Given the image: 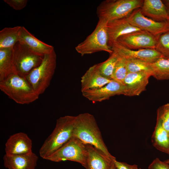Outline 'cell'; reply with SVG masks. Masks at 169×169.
I'll return each mask as SVG.
<instances>
[{"mask_svg":"<svg viewBox=\"0 0 169 169\" xmlns=\"http://www.w3.org/2000/svg\"><path fill=\"white\" fill-rule=\"evenodd\" d=\"M126 18L133 26L156 37L169 30V23L156 21L144 16L141 12V8L134 10Z\"/></svg>","mask_w":169,"mask_h":169,"instance_id":"30bf717a","label":"cell"},{"mask_svg":"<svg viewBox=\"0 0 169 169\" xmlns=\"http://www.w3.org/2000/svg\"><path fill=\"white\" fill-rule=\"evenodd\" d=\"M87 149L86 169H110L113 160L101 151L90 144Z\"/></svg>","mask_w":169,"mask_h":169,"instance_id":"ac0fdd59","label":"cell"},{"mask_svg":"<svg viewBox=\"0 0 169 169\" xmlns=\"http://www.w3.org/2000/svg\"><path fill=\"white\" fill-rule=\"evenodd\" d=\"M151 65V76L157 80L169 79V59L162 57Z\"/></svg>","mask_w":169,"mask_h":169,"instance_id":"cb8c5ba5","label":"cell"},{"mask_svg":"<svg viewBox=\"0 0 169 169\" xmlns=\"http://www.w3.org/2000/svg\"><path fill=\"white\" fill-rule=\"evenodd\" d=\"M3 160L4 166L8 169H35L38 156L33 152L19 155L5 154Z\"/></svg>","mask_w":169,"mask_h":169,"instance_id":"d6986e66","label":"cell"},{"mask_svg":"<svg viewBox=\"0 0 169 169\" xmlns=\"http://www.w3.org/2000/svg\"><path fill=\"white\" fill-rule=\"evenodd\" d=\"M19 42L33 51L44 55L54 50L53 46L38 39L23 26L21 27Z\"/></svg>","mask_w":169,"mask_h":169,"instance_id":"ffe728a7","label":"cell"},{"mask_svg":"<svg viewBox=\"0 0 169 169\" xmlns=\"http://www.w3.org/2000/svg\"><path fill=\"white\" fill-rule=\"evenodd\" d=\"M151 76V74L146 72L128 73L124 81L125 95L132 96L139 95L146 90Z\"/></svg>","mask_w":169,"mask_h":169,"instance_id":"5bb4252c","label":"cell"},{"mask_svg":"<svg viewBox=\"0 0 169 169\" xmlns=\"http://www.w3.org/2000/svg\"><path fill=\"white\" fill-rule=\"evenodd\" d=\"M148 169H169V166L164 161H162L156 158L149 165Z\"/></svg>","mask_w":169,"mask_h":169,"instance_id":"4dcf8cb0","label":"cell"},{"mask_svg":"<svg viewBox=\"0 0 169 169\" xmlns=\"http://www.w3.org/2000/svg\"><path fill=\"white\" fill-rule=\"evenodd\" d=\"M128 72L125 58L120 56L114 70L112 79L124 85V81Z\"/></svg>","mask_w":169,"mask_h":169,"instance_id":"83f0119b","label":"cell"},{"mask_svg":"<svg viewBox=\"0 0 169 169\" xmlns=\"http://www.w3.org/2000/svg\"><path fill=\"white\" fill-rule=\"evenodd\" d=\"M166 8H167V11L168 14L169 15V6H168V7H166Z\"/></svg>","mask_w":169,"mask_h":169,"instance_id":"d590c367","label":"cell"},{"mask_svg":"<svg viewBox=\"0 0 169 169\" xmlns=\"http://www.w3.org/2000/svg\"><path fill=\"white\" fill-rule=\"evenodd\" d=\"M113 162L117 169H141L136 165H130L125 162L117 161L116 159Z\"/></svg>","mask_w":169,"mask_h":169,"instance_id":"1f68e13d","label":"cell"},{"mask_svg":"<svg viewBox=\"0 0 169 169\" xmlns=\"http://www.w3.org/2000/svg\"><path fill=\"white\" fill-rule=\"evenodd\" d=\"M164 161L169 166V158L166 160Z\"/></svg>","mask_w":169,"mask_h":169,"instance_id":"e575fe53","label":"cell"},{"mask_svg":"<svg viewBox=\"0 0 169 169\" xmlns=\"http://www.w3.org/2000/svg\"><path fill=\"white\" fill-rule=\"evenodd\" d=\"M87 153L86 144L73 136L45 159L55 162L67 160L75 161L85 168Z\"/></svg>","mask_w":169,"mask_h":169,"instance_id":"52a82bcc","label":"cell"},{"mask_svg":"<svg viewBox=\"0 0 169 169\" xmlns=\"http://www.w3.org/2000/svg\"><path fill=\"white\" fill-rule=\"evenodd\" d=\"M157 37L142 30L131 32L120 37L117 41L124 47L131 50L155 49Z\"/></svg>","mask_w":169,"mask_h":169,"instance_id":"9c48e42d","label":"cell"},{"mask_svg":"<svg viewBox=\"0 0 169 169\" xmlns=\"http://www.w3.org/2000/svg\"><path fill=\"white\" fill-rule=\"evenodd\" d=\"M76 116L65 115L57 120L55 126L39 151L40 157L45 159L73 136Z\"/></svg>","mask_w":169,"mask_h":169,"instance_id":"7a4b0ae2","label":"cell"},{"mask_svg":"<svg viewBox=\"0 0 169 169\" xmlns=\"http://www.w3.org/2000/svg\"><path fill=\"white\" fill-rule=\"evenodd\" d=\"M155 49L163 57L169 59V30L157 37Z\"/></svg>","mask_w":169,"mask_h":169,"instance_id":"4316f807","label":"cell"},{"mask_svg":"<svg viewBox=\"0 0 169 169\" xmlns=\"http://www.w3.org/2000/svg\"><path fill=\"white\" fill-rule=\"evenodd\" d=\"M4 1L17 10H21L24 8L28 2L27 0H4Z\"/></svg>","mask_w":169,"mask_h":169,"instance_id":"f546056e","label":"cell"},{"mask_svg":"<svg viewBox=\"0 0 169 169\" xmlns=\"http://www.w3.org/2000/svg\"><path fill=\"white\" fill-rule=\"evenodd\" d=\"M54 50L44 55L41 64L25 77L34 91L40 95L49 87L56 66Z\"/></svg>","mask_w":169,"mask_h":169,"instance_id":"277c9868","label":"cell"},{"mask_svg":"<svg viewBox=\"0 0 169 169\" xmlns=\"http://www.w3.org/2000/svg\"><path fill=\"white\" fill-rule=\"evenodd\" d=\"M0 90L15 102L22 105L31 103L39 96L24 77L16 73L0 81Z\"/></svg>","mask_w":169,"mask_h":169,"instance_id":"3957f363","label":"cell"},{"mask_svg":"<svg viewBox=\"0 0 169 169\" xmlns=\"http://www.w3.org/2000/svg\"><path fill=\"white\" fill-rule=\"evenodd\" d=\"M21 27H6L0 31V49L14 47L19 42Z\"/></svg>","mask_w":169,"mask_h":169,"instance_id":"603a6c76","label":"cell"},{"mask_svg":"<svg viewBox=\"0 0 169 169\" xmlns=\"http://www.w3.org/2000/svg\"><path fill=\"white\" fill-rule=\"evenodd\" d=\"M156 121L169 135V103L159 107L157 110Z\"/></svg>","mask_w":169,"mask_h":169,"instance_id":"f1b7e54d","label":"cell"},{"mask_svg":"<svg viewBox=\"0 0 169 169\" xmlns=\"http://www.w3.org/2000/svg\"><path fill=\"white\" fill-rule=\"evenodd\" d=\"M162 1L166 7L169 6V0H162Z\"/></svg>","mask_w":169,"mask_h":169,"instance_id":"d6a6232c","label":"cell"},{"mask_svg":"<svg viewBox=\"0 0 169 169\" xmlns=\"http://www.w3.org/2000/svg\"><path fill=\"white\" fill-rule=\"evenodd\" d=\"M16 73L13 48L0 49V81L11 74Z\"/></svg>","mask_w":169,"mask_h":169,"instance_id":"44dd1931","label":"cell"},{"mask_svg":"<svg viewBox=\"0 0 169 169\" xmlns=\"http://www.w3.org/2000/svg\"><path fill=\"white\" fill-rule=\"evenodd\" d=\"M110 47L113 51H116L120 56L125 59L140 60L149 63H152L163 57L155 49L131 50L124 47L117 42L113 43Z\"/></svg>","mask_w":169,"mask_h":169,"instance_id":"7c38bea8","label":"cell"},{"mask_svg":"<svg viewBox=\"0 0 169 169\" xmlns=\"http://www.w3.org/2000/svg\"><path fill=\"white\" fill-rule=\"evenodd\" d=\"M14 68L16 72L25 77L42 63L44 55L38 53L17 42L13 47Z\"/></svg>","mask_w":169,"mask_h":169,"instance_id":"ba28073f","label":"cell"},{"mask_svg":"<svg viewBox=\"0 0 169 169\" xmlns=\"http://www.w3.org/2000/svg\"><path fill=\"white\" fill-rule=\"evenodd\" d=\"M108 45L110 47L120 36L141 30L132 25L126 18L108 22Z\"/></svg>","mask_w":169,"mask_h":169,"instance_id":"e0dca14e","label":"cell"},{"mask_svg":"<svg viewBox=\"0 0 169 169\" xmlns=\"http://www.w3.org/2000/svg\"><path fill=\"white\" fill-rule=\"evenodd\" d=\"M112 80L104 77L99 72L97 64H95L90 67L81 77V92L100 88Z\"/></svg>","mask_w":169,"mask_h":169,"instance_id":"2e32d148","label":"cell"},{"mask_svg":"<svg viewBox=\"0 0 169 169\" xmlns=\"http://www.w3.org/2000/svg\"><path fill=\"white\" fill-rule=\"evenodd\" d=\"M151 140L153 146L156 149L169 156V135L157 121Z\"/></svg>","mask_w":169,"mask_h":169,"instance_id":"7402d4cb","label":"cell"},{"mask_svg":"<svg viewBox=\"0 0 169 169\" xmlns=\"http://www.w3.org/2000/svg\"><path fill=\"white\" fill-rule=\"evenodd\" d=\"M73 136L85 144L93 146L113 160H116L108 151L96 120L92 114L84 113L76 116Z\"/></svg>","mask_w":169,"mask_h":169,"instance_id":"6da1fadb","label":"cell"},{"mask_svg":"<svg viewBox=\"0 0 169 169\" xmlns=\"http://www.w3.org/2000/svg\"><path fill=\"white\" fill-rule=\"evenodd\" d=\"M125 59L128 73L146 72L151 74V63L138 59Z\"/></svg>","mask_w":169,"mask_h":169,"instance_id":"484cf974","label":"cell"},{"mask_svg":"<svg viewBox=\"0 0 169 169\" xmlns=\"http://www.w3.org/2000/svg\"><path fill=\"white\" fill-rule=\"evenodd\" d=\"M108 21L99 19L93 32L85 39L75 47L76 51L82 56L100 51L106 52L110 54L113 51L108 45Z\"/></svg>","mask_w":169,"mask_h":169,"instance_id":"5b68a950","label":"cell"},{"mask_svg":"<svg viewBox=\"0 0 169 169\" xmlns=\"http://www.w3.org/2000/svg\"><path fill=\"white\" fill-rule=\"evenodd\" d=\"M143 2L142 0H106L97 7L96 13L99 19L108 22L126 18L141 8Z\"/></svg>","mask_w":169,"mask_h":169,"instance_id":"8992f818","label":"cell"},{"mask_svg":"<svg viewBox=\"0 0 169 169\" xmlns=\"http://www.w3.org/2000/svg\"><path fill=\"white\" fill-rule=\"evenodd\" d=\"M83 96L93 103L108 100L115 95H125L123 84L112 80L107 84L100 88L89 90L82 92Z\"/></svg>","mask_w":169,"mask_h":169,"instance_id":"8fae6325","label":"cell"},{"mask_svg":"<svg viewBox=\"0 0 169 169\" xmlns=\"http://www.w3.org/2000/svg\"><path fill=\"white\" fill-rule=\"evenodd\" d=\"M32 140L26 133L18 132L11 136L5 145L6 155H19L31 153Z\"/></svg>","mask_w":169,"mask_h":169,"instance_id":"4fadbf2b","label":"cell"},{"mask_svg":"<svg viewBox=\"0 0 169 169\" xmlns=\"http://www.w3.org/2000/svg\"><path fill=\"white\" fill-rule=\"evenodd\" d=\"M120 57V56L116 51H113L112 53L106 60L97 64L99 70L104 77L112 79L114 70Z\"/></svg>","mask_w":169,"mask_h":169,"instance_id":"d4e9b609","label":"cell"},{"mask_svg":"<svg viewBox=\"0 0 169 169\" xmlns=\"http://www.w3.org/2000/svg\"><path fill=\"white\" fill-rule=\"evenodd\" d=\"M110 169H117L116 166H115L114 162H113V164H112V165L111 166V168Z\"/></svg>","mask_w":169,"mask_h":169,"instance_id":"836d02e7","label":"cell"},{"mask_svg":"<svg viewBox=\"0 0 169 169\" xmlns=\"http://www.w3.org/2000/svg\"><path fill=\"white\" fill-rule=\"evenodd\" d=\"M142 13L155 21L169 23L166 7L161 0H144L141 8Z\"/></svg>","mask_w":169,"mask_h":169,"instance_id":"9a60e30c","label":"cell"}]
</instances>
